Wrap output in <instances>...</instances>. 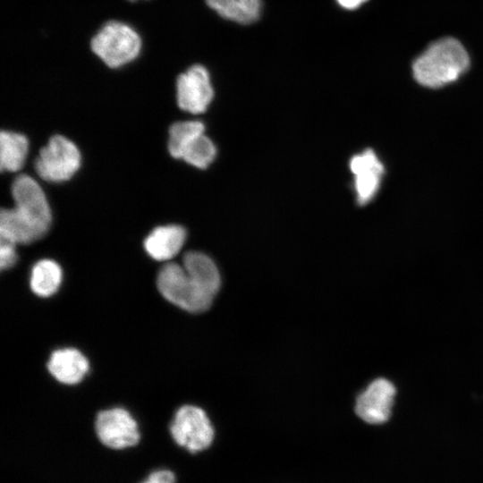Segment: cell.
Wrapping results in <instances>:
<instances>
[{
    "instance_id": "1",
    "label": "cell",
    "mask_w": 483,
    "mask_h": 483,
    "mask_svg": "<svg viewBox=\"0 0 483 483\" xmlns=\"http://www.w3.org/2000/svg\"><path fill=\"white\" fill-rule=\"evenodd\" d=\"M470 65L469 55L455 38L435 41L412 65L415 80L428 88H439L459 79Z\"/></svg>"
},
{
    "instance_id": "2",
    "label": "cell",
    "mask_w": 483,
    "mask_h": 483,
    "mask_svg": "<svg viewBox=\"0 0 483 483\" xmlns=\"http://www.w3.org/2000/svg\"><path fill=\"white\" fill-rule=\"evenodd\" d=\"M160 293L170 302L189 312L207 310L216 292L188 273L183 266L167 263L161 267L157 279Z\"/></svg>"
},
{
    "instance_id": "3",
    "label": "cell",
    "mask_w": 483,
    "mask_h": 483,
    "mask_svg": "<svg viewBox=\"0 0 483 483\" xmlns=\"http://www.w3.org/2000/svg\"><path fill=\"white\" fill-rule=\"evenodd\" d=\"M91 49L108 67L118 68L136 59L142 41L128 24L111 21L105 23L91 40Z\"/></svg>"
},
{
    "instance_id": "4",
    "label": "cell",
    "mask_w": 483,
    "mask_h": 483,
    "mask_svg": "<svg viewBox=\"0 0 483 483\" xmlns=\"http://www.w3.org/2000/svg\"><path fill=\"white\" fill-rule=\"evenodd\" d=\"M169 432L174 442L191 453L207 450L215 437L214 427L199 407L183 405L175 412Z\"/></svg>"
},
{
    "instance_id": "5",
    "label": "cell",
    "mask_w": 483,
    "mask_h": 483,
    "mask_svg": "<svg viewBox=\"0 0 483 483\" xmlns=\"http://www.w3.org/2000/svg\"><path fill=\"white\" fill-rule=\"evenodd\" d=\"M80 153L76 145L61 135L52 137L41 148L35 162L38 174L51 182L71 179L80 165Z\"/></svg>"
},
{
    "instance_id": "6",
    "label": "cell",
    "mask_w": 483,
    "mask_h": 483,
    "mask_svg": "<svg viewBox=\"0 0 483 483\" xmlns=\"http://www.w3.org/2000/svg\"><path fill=\"white\" fill-rule=\"evenodd\" d=\"M94 427L101 445L113 451L135 447L141 438L137 420L127 410L120 407L98 412Z\"/></svg>"
},
{
    "instance_id": "7",
    "label": "cell",
    "mask_w": 483,
    "mask_h": 483,
    "mask_svg": "<svg viewBox=\"0 0 483 483\" xmlns=\"http://www.w3.org/2000/svg\"><path fill=\"white\" fill-rule=\"evenodd\" d=\"M15 209L46 233L51 224V210L39 184L30 176L21 174L12 184Z\"/></svg>"
},
{
    "instance_id": "8",
    "label": "cell",
    "mask_w": 483,
    "mask_h": 483,
    "mask_svg": "<svg viewBox=\"0 0 483 483\" xmlns=\"http://www.w3.org/2000/svg\"><path fill=\"white\" fill-rule=\"evenodd\" d=\"M214 90L207 69L195 64L182 73L176 82L177 103L181 109L191 114L207 110Z\"/></svg>"
},
{
    "instance_id": "9",
    "label": "cell",
    "mask_w": 483,
    "mask_h": 483,
    "mask_svg": "<svg viewBox=\"0 0 483 483\" xmlns=\"http://www.w3.org/2000/svg\"><path fill=\"white\" fill-rule=\"evenodd\" d=\"M395 394L392 382L385 378L375 379L357 397L356 414L369 424L386 422L391 415Z\"/></svg>"
},
{
    "instance_id": "10",
    "label": "cell",
    "mask_w": 483,
    "mask_h": 483,
    "mask_svg": "<svg viewBox=\"0 0 483 483\" xmlns=\"http://www.w3.org/2000/svg\"><path fill=\"white\" fill-rule=\"evenodd\" d=\"M350 168L354 175V190L360 205L369 202L377 193L385 169L372 149L353 156Z\"/></svg>"
},
{
    "instance_id": "11",
    "label": "cell",
    "mask_w": 483,
    "mask_h": 483,
    "mask_svg": "<svg viewBox=\"0 0 483 483\" xmlns=\"http://www.w3.org/2000/svg\"><path fill=\"white\" fill-rule=\"evenodd\" d=\"M47 368L50 374L59 382L74 385L83 379L89 370L87 358L78 350L64 348L55 351Z\"/></svg>"
},
{
    "instance_id": "12",
    "label": "cell",
    "mask_w": 483,
    "mask_h": 483,
    "mask_svg": "<svg viewBox=\"0 0 483 483\" xmlns=\"http://www.w3.org/2000/svg\"><path fill=\"white\" fill-rule=\"evenodd\" d=\"M186 240V231L177 225L156 227L144 241L147 253L158 261L169 260L182 249Z\"/></svg>"
},
{
    "instance_id": "13",
    "label": "cell",
    "mask_w": 483,
    "mask_h": 483,
    "mask_svg": "<svg viewBox=\"0 0 483 483\" xmlns=\"http://www.w3.org/2000/svg\"><path fill=\"white\" fill-rule=\"evenodd\" d=\"M46 232L23 216L15 208H3L0 214V237L14 243H30L43 237Z\"/></svg>"
},
{
    "instance_id": "14",
    "label": "cell",
    "mask_w": 483,
    "mask_h": 483,
    "mask_svg": "<svg viewBox=\"0 0 483 483\" xmlns=\"http://www.w3.org/2000/svg\"><path fill=\"white\" fill-rule=\"evenodd\" d=\"M28 139L17 132L3 131L0 135V165L3 171L16 172L26 160Z\"/></svg>"
},
{
    "instance_id": "15",
    "label": "cell",
    "mask_w": 483,
    "mask_h": 483,
    "mask_svg": "<svg viewBox=\"0 0 483 483\" xmlns=\"http://www.w3.org/2000/svg\"><path fill=\"white\" fill-rule=\"evenodd\" d=\"M208 5L225 19L250 24L260 14V0H206Z\"/></svg>"
},
{
    "instance_id": "16",
    "label": "cell",
    "mask_w": 483,
    "mask_h": 483,
    "mask_svg": "<svg viewBox=\"0 0 483 483\" xmlns=\"http://www.w3.org/2000/svg\"><path fill=\"white\" fill-rule=\"evenodd\" d=\"M62 282V269L51 259H41L32 267L30 288L40 297H49L58 290Z\"/></svg>"
},
{
    "instance_id": "17",
    "label": "cell",
    "mask_w": 483,
    "mask_h": 483,
    "mask_svg": "<svg viewBox=\"0 0 483 483\" xmlns=\"http://www.w3.org/2000/svg\"><path fill=\"white\" fill-rule=\"evenodd\" d=\"M182 266L188 273L218 292L221 284L220 274L208 256L199 251H189L183 257Z\"/></svg>"
},
{
    "instance_id": "18",
    "label": "cell",
    "mask_w": 483,
    "mask_h": 483,
    "mask_svg": "<svg viewBox=\"0 0 483 483\" xmlns=\"http://www.w3.org/2000/svg\"><path fill=\"white\" fill-rule=\"evenodd\" d=\"M204 124L199 121H184L174 123L169 129L168 151L174 158H181L184 148L195 138L203 134Z\"/></svg>"
},
{
    "instance_id": "19",
    "label": "cell",
    "mask_w": 483,
    "mask_h": 483,
    "mask_svg": "<svg viewBox=\"0 0 483 483\" xmlns=\"http://www.w3.org/2000/svg\"><path fill=\"white\" fill-rule=\"evenodd\" d=\"M216 152L214 143L203 133L188 144L181 159L195 167L204 169L213 162Z\"/></svg>"
},
{
    "instance_id": "20",
    "label": "cell",
    "mask_w": 483,
    "mask_h": 483,
    "mask_svg": "<svg viewBox=\"0 0 483 483\" xmlns=\"http://www.w3.org/2000/svg\"><path fill=\"white\" fill-rule=\"evenodd\" d=\"M15 244L12 241L0 237V267L2 270L13 267L17 259Z\"/></svg>"
},
{
    "instance_id": "21",
    "label": "cell",
    "mask_w": 483,
    "mask_h": 483,
    "mask_svg": "<svg viewBox=\"0 0 483 483\" xmlns=\"http://www.w3.org/2000/svg\"><path fill=\"white\" fill-rule=\"evenodd\" d=\"M138 483H176V475L170 469L157 468L149 471Z\"/></svg>"
},
{
    "instance_id": "22",
    "label": "cell",
    "mask_w": 483,
    "mask_h": 483,
    "mask_svg": "<svg viewBox=\"0 0 483 483\" xmlns=\"http://www.w3.org/2000/svg\"><path fill=\"white\" fill-rule=\"evenodd\" d=\"M367 0H337L338 4L346 9H354L359 7Z\"/></svg>"
},
{
    "instance_id": "23",
    "label": "cell",
    "mask_w": 483,
    "mask_h": 483,
    "mask_svg": "<svg viewBox=\"0 0 483 483\" xmlns=\"http://www.w3.org/2000/svg\"><path fill=\"white\" fill-rule=\"evenodd\" d=\"M130 1H136V0H130Z\"/></svg>"
}]
</instances>
